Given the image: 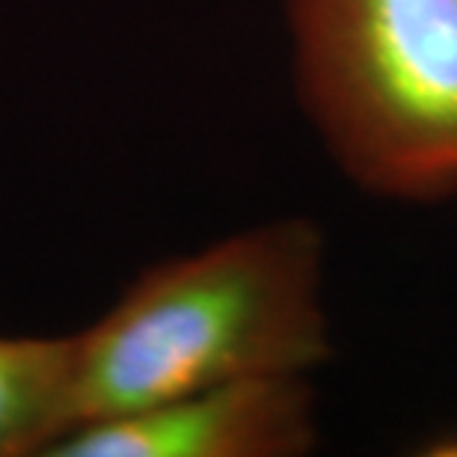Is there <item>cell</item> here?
<instances>
[{"label": "cell", "mask_w": 457, "mask_h": 457, "mask_svg": "<svg viewBox=\"0 0 457 457\" xmlns=\"http://www.w3.org/2000/svg\"><path fill=\"white\" fill-rule=\"evenodd\" d=\"M422 454L428 457H457V434H443L425 443Z\"/></svg>", "instance_id": "obj_5"}, {"label": "cell", "mask_w": 457, "mask_h": 457, "mask_svg": "<svg viewBox=\"0 0 457 457\" xmlns=\"http://www.w3.org/2000/svg\"><path fill=\"white\" fill-rule=\"evenodd\" d=\"M318 440L312 378L277 374L75 428L48 457H303Z\"/></svg>", "instance_id": "obj_3"}, {"label": "cell", "mask_w": 457, "mask_h": 457, "mask_svg": "<svg viewBox=\"0 0 457 457\" xmlns=\"http://www.w3.org/2000/svg\"><path fill=\"white\" fill-rule=\"evenodd\" d=\"M324 255L315 220L279 217L145 268L75 333L66 434L232 380L312 378L333 356Z\"/></svg>", "instance_id": "obj_1"}, {"label": "cell", "mask_w": 457, "mask_h": 457, "mask_svg": "<svg viewBox=\"0 0 457 457\" xmlns=\"http://www.w3.org/2000/svg\"><path fill=\"white\" fill-rule=\"evenodd\" d=\"M75 333L0 336V457H48L69 431Z\"/></svg>", "instance_id": "obj_4"}, {"label": "cell", "mask_w": 457, "mask_h": 457, "mask_svg": "<svg viewBox=\"0 0 457 457\" xmlns=\"http://www.w3.org/2000/svg\"><path fill=\"white\" fill-rule=\"evenodd\" d=\"M286 27L297 102L353 187L457 196V0H286Z\"/></svg>", "instance_id": "obj_2"}]
</instances>
